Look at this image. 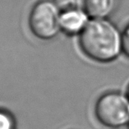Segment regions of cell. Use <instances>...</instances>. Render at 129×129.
<instances>
[{
    "label": "cell",
    "mask_w": 129,
    "mask_h": 129,
    "mask_svg": "<svg viewBox=\"0 0 129 129\" xmlns=\"http://www.w3.org/2000/svg\"><path fill=\"white\" fill-rule=\"evenodd\" d=\"M117 0H84L83 8L90 19H107L115 11Z\"/></svg>",
    "instance_id": "cell-5"
},
{
    "label": "cell",
    "mask_w": 129,
    "mask_h": 129,
    "mask_svg": "<svg viewBox=\"0 0 129 129\" xmlns=\"http://www.w3.org/2000/svg\"><path fill=\"white\" fill-rule=\"evenodd\" d=\"M79 45L89 58L110 62L122 53V32L108 19H90L80 34Z\"/></svg>",
    "instance_id": "cell-1"
},
{
    "label": "cell",
    "mask_w": 129,
    "mask_h": 129,
    "mask_svg": "<svg viewBox=\"0 0 129 129\" xmlns=\"http://www.w3.org/2000/svg\"><path fill=\"white\" fill-rule=\"evenodd\" d=\"M54 3L57 4L61 12L78 8L77 5V0H55Z\"/></svg>",
    "instance_id": "cell-7"
},
{
    "label": "cell",
    "mask_w": 129,
    "mask_h": 129,
    "mask_svg": "<svg viewBox=\"0 0 129 129\" xmlns=\"http://www.w3.org/2000/svg\"><path fill=\"white\" fill-rule=\"evenodd\" d=\"M127 95L128 96V98H129V86L127 87Z\"/></svg>",
    "instance_id": "cell-9"
},
{
    "label": "cell",
    "mask_w": 129,
    "mask_h": 129,
    "mask_svg": "<svg viewBox=\"0 0 129 129\" xmlns=\"http://www.w3.org/2000/svg\"><path fill=\"white\" fill-rule=\"evenodd\" d=\"M122 53L129 58V24L125 27L124 30L122 32Z\"/></svg>",
    "instance_id": "cell-8"
},
{
    "label": "cell",
    "mask_w": 129,
    "mask_h": 129,
    "mask_svg": "<svg viewBox=\"0 0 129 129\" xmlns=\"http://www.w3.org/2000/svg\"><path fill=\"white\" fill-rule=\"evenodd\" d=\"M95 114L102 125L119 128L129 124V98L120 92H108L97 100Z\"/></svg>",
    "instance_id": "cell-2"
},
{
    "label": "cell",
    "mask_w": 129,
    "mask_h": 129,
    "mask_svg": "<svg viewBox=\"0 0 129 129\" xmlns=\"http://www.w3.org/2000/svg\"><path fill=\"white\" fill-rule=\"evenodd\" d=\"M127 127H128V129H129V124L127 125Z\"/></svg>",
    "instance_id": "cell-10"
},
{
    "label": "cell",
    "mask_w": 129,
    "mask_h": 129,
    "mask_svg": "<svg viewBox=\"0 0 129 129\" xmlns=\"http://www.w3.org/2000/svg\"><path fill=\"white\" fill-rule=\"evenodd\" d=\"M16 122L13 116L4 110H0V129H15Z\"/></svg>",
    "instance_id": "cell-6"
},
{
    "label": "cell",
    "mask_w": 129,
    "mask_h": 129,
    "mask_svg": "<svg viewBox=\"0 0 129 129\" xmlns=\"http://www.w3.org/2000/svg\"><path fill=\"white\" fill-rule=\"evenodd\" d=\"M90 20L86 12L80 8H75L61 12V30L68 35H80Z\"/></svg>",
    "instance_id": "cell-4"
},
{
    "label": "cell",
    "mask_w": 129,
    "mask_h": 129,
    "mask_svg": "<svg viewBox=\"0 0 129 129\" xmlns=\"http://www.w3.org/2000/svg\"><path fill=\"white\" fill-rule=\"evenodd\" d=\"M59 10L54 1L43 0L32 8L29 16V26L37 38L49 40L55 38L61 30Z\"/></svg>",
    "instance_id": "cell-3"
}]
</instances>
